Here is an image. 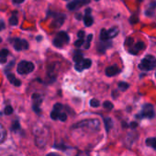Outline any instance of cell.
<instances>
[{
    "instance_id": "1",
    "label": "cell",
    "mask_w": 156,
    "mask_h": 156,
    "mask_svg": "<svg viewBox=\"0 0 156 156\" xmlns=\"http://www.w3.org/2000/svg\"><path fill=\"white\" fill-rule=\"evenodd\" d=\"M139 68L144 71H149V70L153 69L154 68H156V58L153 56L147 55L144 57V58H142V62L139 65Z\"/></svg>"
},
{
    "instance_id": "2",
    "label": "cell",
    "mask_w": 156,
    "mask_h": 156,
    "mask_svg": "<svg viewBox=\"0 0 156 156\" xmlns=\"http://www.w3.org/2000/svg\"><path fill=\"white\" fill-rule=\"evenodd\" d=\"M34 65L31 62H29L24 60L18 65V72L19 74H28L33 71Z\"/></svg>"
},
{
    "instance_id": "3",
    "label": "cell",
    "mask_w": 156,
    "mask_h": 156,
    "mask_svg": "<svg viewBox=\"0 0 156 156\" xmlns=\"http://www.w3.org/2000/svg\"><path fill=\"white\" fill-rule=\"evenodd\" d=\"M68 42H69V36L63 31L58 33L57 37L55 38L53 40L54 46L57 47V48H62L64 44H66Z\"/></svg>"
},
{
    "instance_id": "4",
    "label": "cell",
    "mask_w": 156,
    "mask_h": 156,
    "mask_svg": "<svg viewBox=\"0 0 156 156\" xmlns=\"http://www.w3.org/2000/svg\"><path fill=\"white\" fill-rule=\"evenodd\" d=\"M100 125V122L97 120H84V122H79L77 124L74 125V128H78V127H89L93 128L94 130H97Z\"/></svg>"
},
{
    "instance_id": "5",
    "label": "cell",
    "mask_w": 156,
    "mask_h": 156,
    "mask_svg": "<svg viewBox=\"0 0 156 156\" xmlns=\"http://www.w3.org/2000/svg\"><path fill=\"white\" fill-rule=\"evenodd\" d=\"M137 117H144V118H149V119H152L154 117V110L153 105L151 104H145L143 108H142V115H139Z\"/></svg>"
},
{
    "instance_id": "6",
    "label": "cell",
    "mask_w": 156,
    "mask_h": 156,
    "mask_svg": "<svg viewBox=\"0 0 156 156\" xmlns=\"http://www.w3.org/2000/svg\"><path fill=\"white\" fill-rule=\"evenodd\" d=\"M14 48L16 50H21V49H28L29 48V43L26 40H22L19 38L15 39V43H14Z\"/></svg>"
},
{
    "instance_id": "7",
    "label": "cell",
    "mask_w": 156,
    "mask_h": 156,
    "mask_svg": "<svg viewBox=\"0 0 156 156\" xmlns=\"http://www.w3.org/2000/svg\"><path fill=\"white\" fill-rule=\"evenodd\" d=\"M119 72V69H118L117 66H111V67H108L106 69V75L108 77H112L117 75Z\"/></svg>"
},
{
    "instance_id": "8",
    "label": "cell",
    "mask_w": 156,
    "mask_h": 156,
    "mask_svg": "<svg viewBox=\"0 0 156 156\" xmlns=\"http://www.w3.org/2000/svg\"><path fill=\"white\" fill-rule=\"evenodd\" d=\"M108 40H106V41H103V43L99 44V47H98V51L99 52H105V50L107 49L108 48H109L111 46V42H107Z\"/></svg>"
},
{
    "instance_id": "9",
    "label": "cell",
    "mask_w": 156,
    "mask_h": 156,
    "mask_svg": "<svg viewBox=\"0 0 156 156\" xmlns=\"http://www.w3.org/2000/svg\"><path fill=\"white\" fill-rule=\"evenodd\" d=\"M108 38H113L119 34V28H112L107 31Z\"/></svg>"
},
{
    "instance_id": "10",
    "label": "cell",
    "mask_w": 156,
    "mask_h": 156,
    "mask_svg": "<svg viewBox=\"0 0 156 156\" xmlns=\"http://www.w3.org/2000/svg\"><path fill=\"white\" fill-rule=\"evenodd\" d=\"M7 137V130L3 125L0 123V143H2Z\"/></svg>"
},
{
    "instance_id": "11",
    "label": "cell",
    "mask_w": 156,
    "mask_h": 156,
    "mask_svg": "<svg viewBox=\"0 0 156 156\" xmlns=\"http://www.w3.org/2000/svg\"><path fill=\"white\" fill-rule=\"evenodd\" d=\"M105 126H106V130L109 132V130L113 126V122L110 118H106L105 119Z\"/></svg>"
},
{
    "instance_id": "12",
    "label": "cell",
    "mask_w": 156,
    "mask_h": 156,
    "mask_svg": "<svg viewBox=\"0 0 156 156\" xmlns=\"http://www.w3.org/2000/svg\"><path fill=\"white\" fill-rule=\"evenodd\" d=\"M64 21V17H57L56 19L54 20L52 22V27L53 28H58V27H61L62 24Z\"/></svg>"
},
{
    "instance_id": "13",
    "label": "cell",
    "mask_w": 156,
    "mask_h": 156,
    "mask_svg": "<svg viewBox=\"0 0 156 156\" xmlns=\"http://www.w3.org/2000/svg\"><path fill=\"white\" fill-rule=\"evenodd\" d=\"M146 144L153 149H156V139L155 138H148L146 140Z\"/></svg>"
},
{
    "instance_id": "14",
    "label": "cell",
    "mask_w": 156,
    "mask_h": 156,
    "mask_svg": "<svg viewBox=\"0 0 156 156\" xmlns=\"http://www.w3.org/2000/svg\"><path fill=\"white\" fill-rule=\"evenodd\" d=\"M84 25L87 27L92 26V24H93V17L90 16V15H87V16H85L84 18Z\"/></svg>"
},
{
    "instance_id": "15",
    "label": "cell",
    "mask_w": 156,
    "mask_h": 156,
    "mask_svg": "<svg viewBox=\"0 0 156 156\" xmlns=\"http://www.w3.org/2000/svg\"><path fill=\"white\" fill-rule=\"evenodd\" d=\"M74 60L76 63H82L83 60H84L83 55L80 53V52H76V54H75L74 56Z\"/></svg>"
},
{
    "instance_id": "16",
    "label": "cell",
    "mask_w": 156,
    "mask_h": 156,
    "mask_svg": "<svg viewBox=\"0 0 156 156\" xmlns=\"http://www.w3.org/2000/svg\"><path fill=\"white\" fill-rule=\"evenodd\" d=\"M100 39L102 41H106V40H108V33H107V30L106 29H102L101 32H100Z\"/></svg>"
},
{
    "instance_id": "17",
    "label": "cell",
    "mask_w": 156,
    "mask_h": 156,
    "mask_svg": "<svg viewBox=\"0 0 156 156\" xmlns=\"http://www.w3.org/2000/svg\"><path fill=\"white\" fill-rule=\"evenodd\" d=\"M91 64H92L91 59L87 58V59H84L83 60V67H84V69H88V68H90Z\"/></svg>"
},
{
    "instance_id": "18",
    "label": "cell",
    "mask_w": 156,
    "mask_h": 156,
    "mask_svg": "<svg viewBox=\"0 0 156 156\" xmlns=\"http://www.w3.org/2000/svg\"><path fill=\"white\" fill-rule=\"evenodd\" d=\"M77 5H78V2H77V1H73V2H71V3H69V4H68L67 7H68L70 10H74L75 8H76Z\"/></svg>"
},
{
    "instance_id": "19",
    "label": "cell",
    "mask_w": 156,
    "mask_h": 156,
    "mask_svg": "<svg viewBox=\"0 0 156 156\" xmlns=\"http://www.w3.org/2000/svg\"><path fill=\"white\" fill-rule=\"evenodd\" d=\"M136 49H138L139 51L140 50H142L144 48H145V45H144V43L143 42H142V41H140V42H138L137 44L135 45V47H134Z\"/></svg>"
},
{
    "instance_id": "20",
    "label": "cell",
    "mask_w": 156,
    "mask_h": 156,
    "mask_svg": "<svg viewBox=\"0 0 156 156\" xmlns=\"http://www.w3.org/2000/svg\"><path fill=\"white\" fill-rule=\"evenodd\" d=\"M119 88L124 91V90H126V89L129 88V84L126 83V82H119Z\"/></svg>"
},
{
    "instance_id": "21",
    "label": "cell",
    "mask_w": 156,
    "mask_h": 156,
    "mask_svg": "<svg viewBox=\"0 0 156 156\" xmlns=\"http://www.w3.org/2000/svg\"><path fill=\"white\" fill-rule=\"evenodd\" d=\"M99 102L97 100H95V99H92L91 100H90V105H91L92 107H94V108H97V107H98L99 106Z\"/></svg>"
},
{
    "instance_id": "22",
    "label": "cell",
    "mask_w": 156,
    "mask_h": 156,
    "mask_svg": "<svg viewBox=\"0 0 156 156\" xmlns=\"http://www.w3.org/2000/svg\"><path fill=\"white\" fill-rule=\"evenodd\" d=\"M18 17L13 16L12 17H10V19H9V23H10L11 26H16V25L18 24Z\"/></svg>"
},
{
    "instance_id": "23",
    "label": "cell",
    "mask_w": 156,
    "mask_h": 156,
    "mask_svg": "<svg viewBox=\"0 0 156 156\" xmlns=\"http://www.w3.org/2000/svg\"><path fill=\"white\" fill-rule=\"evenodd\" d=\"M59 110H53L52 112V113H51V118L52 119V120H57L58 119V117H59Z\"/></svg>"
},
{
    "instance_id": "24",
    "label": "cell",
    "mask_w": 156,
    "mask_h": 156,
    "mask_svg": "<svg viewBox=\"0 0 156 156\" xmlns=\"http://www.w3.org/2000/svg\"><path fill=\"white\" fill-rule=\"evenodd\" d=\"M103 106H104V108L108 109V110H112V109H113V104H112V102H108V100H107V102H104Z\"/></svg>"
},
{
    "instance_id": "25",
    "label": "cell",
    "mask_w": 156,
    "mask_h": 156,
    "mask_svg": "<svg viewBox=\"0 0 156 156\" xmlns=\"http://www.w3.org/2000/svg\"><path fill=\"white\" fill-rule=\"evenodd\" d=\"M84 39L83 38H79L78 40H76V41L74 42V45H75V47H77V48H79V47H82V45L84 44Z\"/></svg>"
},
{
    "instance_id": "26",
    "label": "cell",
    "mask_w": 156,
    "mask_h": 156,
    "mask_svg": "<svg viewBox=\"0 0 156 156\" xmlns=\"http://www.w3.org/2000/svg\"><path fill=\"white\" fill-rule=\"evenodd\" d=\"M12 112H13L12 107H10V106L6 107V109H5V114H6V115H10Z\"/></svg>"
},
{
    "instance_id": "27",
    "label": "cell",
    "mask_w": 156,
    "mask_h": 156,
    "mask_svg": "<svg viewBox=\"0 0 156 156\" xmlns=\"http://www.w3.org/2000/svg\"><path fill=\"white\" fill-rule=\"evenodd\" d=\"M58 119H60L62 120V122H65V120H67V115L65 114V113H60L59 114V117Z\"/></svg>"
},
{
    "instance_id": "28",
    "label": "cell",
    "mask_w": 156,
    "mask_h": 156,
    "mask_svg": "<svg viewBox=\"0 0 156 156\" xmlns=\"http://www.w3.org/2000/svg\"><path fill=\"white\" fill-rule=\"evenodd\" d=\"M7 79H8V80H9V81H10L11 83H13V82H14V80L16 79V77L14 76V74L9 73V74H7Z\"/></svg>"
},
{
    "instance_id": "29",
    "label": "cell",
    "mask_w": 156,
    "mask_h": 156,
    "mask_svg": "<svg viewBox=\"0 0 156 156\" xmlns=\"http://www.w3.org/2000/svg\"><path fill=\"white\" fill-rule=\"evenodd\" d=\"M8 55V50L7 49H2L0 52V57H7Z\"/></svg>"
},
{
    "instance_id": "30",
    "label": "cell",
    "mask_w": 156,
    "mask_h": 156,
    "mask_svg": "<svg viewBox=\"0 0 156 156\" xmlns=\"http://www.w3.org/2000/svg\"><path fill=\"white\" fill-rule=\"evenodd\" d=\"M75 69H76L77 71H82L84 69V67H83V65H80V63H76V65H75Z\"/></svg>"
},
{
    "instance_id": "31",
    "label": "cell",
    "mask_w": 156,
    "mask_h": 156,
    "mask_svg": "<svg viewBox=\"0 0 156 156\" xmlns=\"http://www.w3.org/2000/svg\"><path fill=\"white\" fill-rule=\"evenodd\" d=\"M129 53L130 54H132V55H137L138 53H139V50L138 49H136L135 48H129Z\"/></svg>"
},
{
    "instance_id": "32",
    "label": "cell",
    "mask_w": 156,
    "mask_h": 156,
    "mask_svg": "<svg viewBox=\"0 0 156 156\" xmlns=\"http://www.w3.org/2000/svg\"><path fill=\"white\" fill-rule=\"evenodd\" d=\"M61 109H63V105L61 103H56L54 105V110H60Z\"/></svg>"
},
{
    "instance_id": "33",
    "label": "cell",
    "mask_w": 156,
    "mask_h": 156,
    "mask_svg": "<svg viewBox=\"0 0 156 156\" xmlns=\"http://www.w3.org/2000/svg\"><path fill=\"white\" fill-rule=\"evenodd\" d=\"M12 84H14L15 86L18 87V86H20V85H21V81H20V80H19V79H16L14 80V82H13Z\"/></svg>"
},
{
    "instance_id": "34",
    "label": "cell",
    "mask_w": 156,
    "mask_h": 156,
    "mask_svg": "<svg viewBox=\"0 0 156 156\" xmlns=\"http://www.w3.org/2000/svg\"><path fill=\"white\" fill-rule=\"evenodd\" d=\"M19 129V123L18 122H16L14 124H13V126H12V130H18Z\"/></svg>"
},
{
    "instance_id": "35",
    "label": "cell",
    "mask_w": 156,
    "mask_h": 156,
    "mask_svg": "<svg viewBox=\"0 0 156 156\" xmlns=\"http://www.w3.org/2000/svg\"><path fill=\"white\" fill-rule=\"evenodd\" d=\"M77 36H78L79 38H84V32L83 31V30H80V31L77 33Z\"/></svg>"
},
{
    "instance_id": "36",
    "label": "cell",
    "mask_w": 156,
    "mask_h": 156,
    "mask_svg": "<svg viewBox=\"0 0 156 156\" xmlns=\"http://www.w3.org/2000/svg\"><path fill=\"white\" fill-rule=\"evenodd\" d=\"M129 126H130V128L135 129V128H137V127H138V123L132 122H130V123H129Z\"/></svg>"
},
{
    "instance_id": "37",
    "label": "cell",
    "mask_w": 156,
    "mask_h": 156,
    "mask_svg": "<svg viewBox=\"0 0 156 156\" xmlns=\"http://www.w3.org/2000/svg\"><path fill=\"white\" fill-rule=\"evenodd\" d=\"M132 43H133V39L132 38H128L127 41H126V44L129 45V46H131Z\"/></svg>"
},
{
    "instance_id": "38",
    "label": "cell",
    "mask_w": 156,
    "mask_h": 156,
    "mask_svg": "<svg viewBox=\"0 0 156 156\" xmlns=\"http://www.w3.org/2000/svg\"><path fill=\"white\" fill-rule=\"evenodd\" d=\"M7 57H0V63H6Z\"/></svg>"
},
{
    "instance_id": "39",
    "label": "cell",
    "mask_w": 156,
    "mask_h": 156,
    "mask_svg": "<svg viewBox=\"0 0 156 156\" xmlns=\"http://www.w3.org/2000/svg\"><path fill=\"white\" fill-rule=\"evenodd\" d=\"M92 38H93V35L90 34L89 36H87V42H91Z\"/></svg>"
},
{
    "instance_id": "40",
    "label": "cell",
    "mask_w": 156,
    "mask_h": 156,
    "mask_svg": "<svg viewBox=\"0 0 156 156\" xmlns=\"http://www.w3.org/2000/svg\"><path fill=\"white\" fill-rule=\"evenodd\" d=\"M24 1V0H13V3L15 4H20Z\"/></svg>"
},
{
    "instance_id": "41",
    "label": "cell",
    "mask_w": 156,
    "mask_h": 156,
    "mask_svg": "<svg viewBox=\"0 0 156 156\" xmlns=\"http://www.w3.org/2000/svg\"><path fill=\"white\" fill-rule=\"evenodd\" d=\"M90 48V42H87V43L84 44V48L85 49H87V48Z\"/></svg>"
},
{
    "instance_id": "42",
    "label": "cell",
    "mask_w": 156,
    "mask_h": 156,
    "mask_svg": "<svg viewBox=\"0 0 156 156\" xmlns=\"http://www.w3.org/2000/svg\"><path fill=\"white\" fill-rule=\"evenodd\" d=\"M90 13H91V8H87V9H85V14L90 15Z\"/></svg>"
},
{
    "instance_id": "43",
    "label": "cell",
    "mask_w": 156,
    "mask_h": 156,
    "mask_svg": "<svg viewBox=\"0 0 156 156\" xmlns=\"http://www.w3.org/2000/svg\"><path fill=\"white\" fill-rule=\"evenodd\" d=\"M82 3L84 4V5H87V4L90 3V0H82Z\"/></svg>"
},
{
    "instance_id": "44",
    "label": "cell",
    "mask_w": 156,
    "mask_h": 156,
    "mask_svg": "<svg viewBox=\"0 0 156 156\" xmlns=\"http://www.w3.org/2000/svg\"><path fill=\"white\" fill-rule=\"evenodd\" d=\"M76 17H77V19H79V20L82 18V17H81V15H80V14H77V16H76Z\"/></svg>"
},
{
    "instance_id": "45",
    "label": "cell",
    "mask_w": 156,
    "mask_h": 156,
    "mask_svg": "<svg viewBox=\"0 0 156 156\" xmlns=\"http://www.w3.org/2000/svg\"><path fill=\"white\" fill-rule=\"evenodd\" d=\"M122 125H123V126H124V128H127V126H128V125L126 124L125 122H123V123H122Z\"/></svg>"
},
{
    "instance_id": "46",
    "label": "cell",
    "mask_w": 156,
    "mask_h": 156,
    "mask_svg": "<svg viewBox=\"0 0 156 156\" xmlns=\"http://www.w3.org/2000/svg\"><path fill=\"white\" fill-rule=\"evenodd\" d=\"M3 28H4V26H1V25H0V30H1Z\"/></svg>"
},
{
    "instance_id": "47",
    "label": "cell",
    "mask_w": 156,
    "mask_h": 156,
    "mask_svg": "<svg viewBox=\"0 0 156 156\" xmlns=\"http://www.w3.org/2000/svg\"><path fill=\"white\" fill-rule=\"evenodd\" d=\"M0 42H1V38H0Z\"/></svg>"
},
{
    "instance_id": "48",
    "label": "cell",
    "mask_w": 156,
    "mask_h": 156,
    "mask_svg": "<svg viewBox=\"0 0 156 156\" xmlns=\"http://www.w3.org/2000/svg\"><path fill=\"white\" fill-rule=\"evenodd\" d=\"M95 1H98V0H95Z\"/></svg>"
},
{
    "instance_id": "49",
    "label": "cell",
    "mask_w": 156,
    "mask_h": 156,
    "mask_svg": "<svg viewBox=\"0 0 156 156\" xmlns=\"http://www.w3.org/2000/svg\"><path fill=\"white\" fill-rule=\"evenodd\" d=\"M65 1H67V0H65Z\"/></svg>"
},
{
    "instance_id": "50",
    "label": "cell",
    "mask_w": 156,
    "mask_h": 156,
    "mask_svg": "<svg viewBox=\"0 0 156 156\" xmlns=\"http://www.w3.org/2000/svg\"><path fill=\"white\" fill-rule=\"evenodd\" d=\"M155 76H156V74H155Z\"/></svg>"
}]
</instances>
